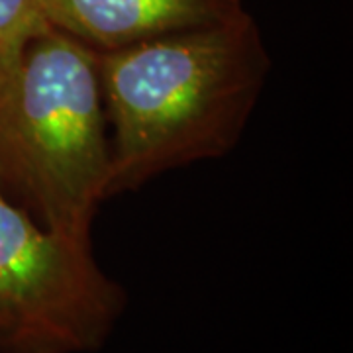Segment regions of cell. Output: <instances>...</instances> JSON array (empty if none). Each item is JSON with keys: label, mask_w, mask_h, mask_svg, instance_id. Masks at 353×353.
<instances>
[{"label": "cell", "mask_w": 353, "mask_h": 353, "mask_svg": "<svg viewBox=\"0 0 353 353\" xmlns=\"http://www.w3.org/2000/svg\"><path fill=\"white\" fill-rule=\"evenodd\" d=\"M97 53L104 114L114 126L106 199L234 150L271 67L245 10Z\"/></svg>", "instance_id": "1"}, {"label": "cell", "mask_w": 353, "mask_h": 353, "mask_svg": "<svg viewBox=\"0 0 353 353\" xmlns=\"http://www.w3.org/2000/svg\"><path fill=\"white\" fill-rule=\"evenodd\" d=\"M104 124L99 53L46 24L0 85L2 190L43 226L90 238L110 171Z\"/></svg>", "instance_id": "2"}, {"label": "cell", "mask_w": 353, "mask_h": 353, "mask_svg": "<svg viewBox=\"0 0 353 353\" xmlns=\"http://www.w3.org/2000/svg\"><path fill=\"white\" fill-rule=\"evenodd\" d=\"M126 310L90 238L39 226L0 187V353H94Z\"/></svg>", "instance_id": "3"}, {"label": "cell", "mask_w": 353, "mask_h": 353, "mask_svg": "<svg viewBox=\"0 0 353 353\" xmlns=\"http://www.w3.org/2000/svg\"><path fill=\"white\" fill-rule=\"evenodd\" d=\"M243 10L241 0H43L46 22L94 51L216 24Z\"/></svg>", "instance_id": "4"}, {"label": "cell", "mask_w": 353, "mask_h": 353, "mask_svg": "<svg viewBox=\"0 0 353 353\" xmlns=\"http://www.w3.org/2000/svg\"><path fill=\"white\" fill-rule=\"evenodd\" d=\"M46 24L43 0H0V85L12 73L28 39Z\"/></svg>", "instance_id": "5"}]
</instances>
